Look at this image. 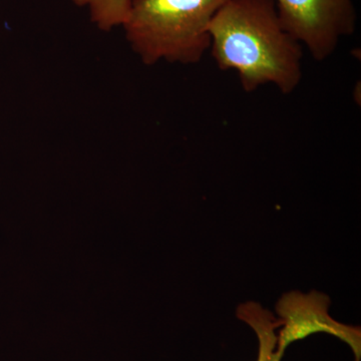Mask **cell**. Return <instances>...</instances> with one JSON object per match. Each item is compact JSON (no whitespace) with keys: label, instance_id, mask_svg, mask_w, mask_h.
<instances>
[{"label":"cell","instance_id":"obj_1","mask_svg":"<svg viewBox=\"0 0 361 361\" xmlns=\"http://www.w3.org/2000/svg\"><path fill=\"white\" fill-rule=\"evenodd\" d=\"M209 32L216 65L236 71L245 92L271 84L289 94L302 80L303 47L284 30L274 0H228Z\"/></svg>","mask_w":361,"mask_h":361},{"label":"cell","instance_id":"obj_2","mask_svg":"<svg viewBox=\"0 0 361 361\" xmlns=\"http://www.w3.org/2000/svg\"><path fill=\"white\" fill-rule=\"evenodd\" d=\"M228 0H133L122 25L145 66L200 63L210 49L214 16Z\"/></svg>","mask_w":361,"mask_h":361},{"label":"cell","instance_id":"obj_3","mask_svg":"<svg viewBox=\"0 0 361 361\" xmlns=\"http://www.w3.org/2000/svg\"><path fill=\"white\" fill-rule=\"evenodd\" d=\"M284 30L317 61L330 58L343 37L355 32L353 0H274Z\"/></svg>","mask_w":361,"mask_h":361},{"label":"cell","instance_id":"obj_4","mask_svg":"<svg viewBox=\"0 0 361 361\" xmlns=\"http://www.w3.org/2000/svg\"><path fill=\"white\" fill-rule=\"evenodd\" d=\"M330 300L325 294L315 290L304 294L291 291L278 301L276 312L282 322L277 336L276 353L282 358L285 350L293 342L302 341L314 334H327L345 342L361 360V330L360 327L343 324L329 315Z\"/></svg>","mask_w":361,"mask_h":361},{"label":"cell","instance_id":"obj_5","mask_svg":"<svg viewBox=\"0 0 361 361\" xmlns=\"http://www.w3.org/2000/svg\"><path fill=\"white\" fill-rule=\"evenodd\" d=\"M237 317L247 323L255 331L259 341L258 356L256 361H267L277 346L275 330L282 326L280 318L261 307L260 304L247 302L237 308Z\"/></svg>","mask_w":361,"mask_h":361},{"label":"cell","instance_id":"obj_6","mask_svg":"<svg viewBox=\"0 0 361 361\" xmlns=\"http://www.w3.org/2000/svg\"><path fill=\"white\" fill-rule=\"evenodd\" d=\"M133 0H71L89 11L90 21L104 32L122 26L129 14Z\"/></svg>","mask_w":361,"mask_h":361},{"label":"cell","instance_id":"obj_7","mask_svg":"<svg viewBox=\"0 0 361 361\" xmlns=\"http://www.w3.org/2000/svg\"><path fill=\"white\" fill-rule=\"evenodd\" d=\"M267 361H281V357L278 356L276 351H273L269 355V357H268Z\"/></svg>","mask_w":361,"mask_h":361}]
</instances>
